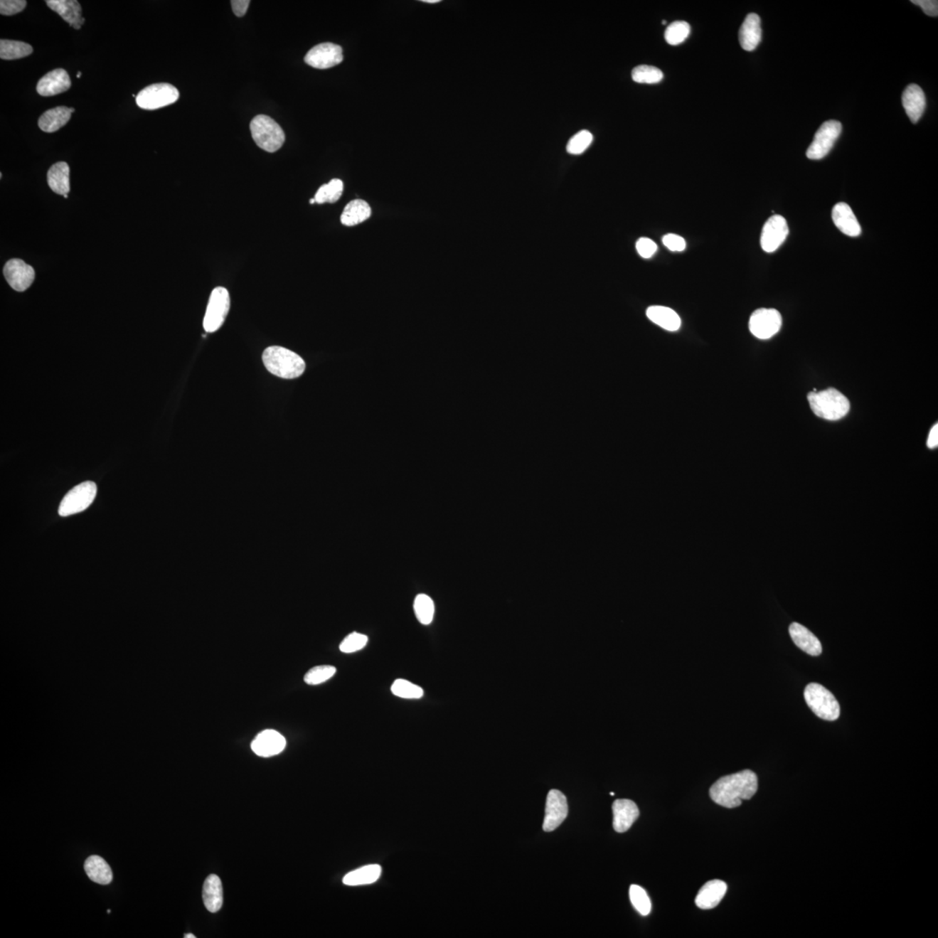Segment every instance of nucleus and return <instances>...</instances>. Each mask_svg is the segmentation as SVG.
<instances>
[{
    "label": "nucleus",
    "instance_id": "11",
    "mask_svg": "<svg viewBox=\"0 0 938 938\" xmlns=\"http://www.w3.org/2000/svg\"><path fill=\"white\" fill-rule=\"evenodd\" d=\"M789 227L786 218L780 215H772L765 222L761 233V248L765 252L772 253L786 241Z\"/></svg>",
    "mask_w": 938,
    "mask_h": 938
},
{
    "label": "nucleus",
    "instance_id": "17",
    "mask_svg": "<svg viewBox=\"0 0 938 938\" xmlns=\"http://www.w3.org/2000/svg\"><path fill=\"white\" fill-rule=\"evenodd\" d=\"M614 829L617 833H626L639 816V811L634 801L629 799H617L613 804Z\"/></svg>",
    "mask_w": 938,
    "mask_h": 938
},
{
    "label": "nucleus",
    "instance_id": "25",
    "mask_svg": "<svg viewBox=\"0 0 938 938\" xmlns=\"http://www.w3.org/2000/svg\"><path fill=\"white\" fill-rule=\"evenodd\" d=\"M649 319L667 331H677L681 326V319L673 309L664 306H651L646 311Z\"/></svg>",
    "mask_w": 938,
    "mask_h": 938
},
{
    "label": "nucleus",
    "instance_id": "44",
    "mask_svg": "<svg viewBox=\"0 0 938 938\" xmlns=\"http://www.w3.org/2000/svg\"><path fill=\"white\" fill-rule=\"evenodd\" d=\"M914 5L920 6L926 15L937 17L938 2L937 0H912Z\"/></svg>",
    "mask_w": 938,
    "mask_h": 938
},
{
    "label": "nucleus",
    "instance_id": "8",
    "mask_svg": "<svg viewBox=\"0 0 938 938\" xmlns=\"http://www.w3.org/2000/svg\"><path fill=\"white\" fill-rule=\"evenodd\" d=\"M230 308L229 292L225 288L217 287L212 290L208 303L203 329L207 333H213L222 327Z\"/></svg>",
    "mask_w": 938,
    "mask_h": 938
},
{
    "label": "nucleus",
    "instance_id": "31",
    "mask_svg": "<svg viewBox=\"0 0 938 938\" xmlns=\"http://www.w3.org/2000/svg\"><path fill=\"white\" fill-rule=\"evenodd\" d=\"M33 48L27 43L16 41H0V58L5 60H19L30 56Z\"/></svg>",
    "mask_w": 938,
    "mask_h": 938
},
{
    "label": "nucleus",
    "instance_id": "43",
    "mask_svg": "<svg viewBox=\"0 0 938 938\" xmlns=\"http://www.w3.org/2000/svg\"><path fill=\"white\" fill-rule=\"evenodd\" d=\"M662 242L667 249L671 251H676V252H681V251L685 250L686 247L685 239L676 234L665 235L662 238Z\"/></svg>",
    "mask_w": 938,
    "mask_h": 938
},
{
    "label": "nucleus",
    "instance_id": "23",
    "mask_svg": "<svg viewBox=\"0 0 938 938\" xmlns=\"http://www.w3.org/2000/svg\"><path fill=\"white\" fill-rule=\"evenodd\" d=\"M762 38L760 16L750 14L745 18L740 29L739 38L742 48L752 52L760 45Z\"/></svg>",
    "mask_w": 938,
    "mask_h": 938
},
{
    "label": "nucleus",
    "instance_id": "26",
    "mask_svg": "<svg viewBox=\"0 0 938 938\" xmlns=\"http://www.w3.org/2000/svg\"><path fill=\"white\" fill-rule=\"evenodd\" d=\"M203 904L210 912H218L223 905V886L221 879L211 874L206 879L203 888Z\"/></svg>",
    "mask_w": 938,
    "mask_h": 938
},
{
    "label": "nucleus",
    "instance_id": "50",
    "mask_svg": "<svg viewBox=\"0 0 938 938\" xmlns=\"http://www.w3.org/2000/svg\"><path fill=\"white\" fill-rule=\"evenodd\" d=\"M81 75H82V74H81V73H78V76H77V77H78V78H80V77H81Z\"/></svg>",
    "mask_w": 938,
    "mask_h": 938
},
{
    "label": "nucleus",
    "instance_id": "41",
    "mask_svg": "<svg viewBox=\"0 0 938 938\" xmlns=\"http://www.w3.org/2000/svg\"><path fill=\"white\" fill-rule=\"evenodd\" d=\"M26 4V0H1L0 1V14L11 16L21 13L25 9Z\"/></svg>",
    "mask_w": 938,
    "mask_h": 938
},
{
    "label": "nucleus",
    "instance_id": "48",
    "mask_svg": "<svg viewBox=\"0 0 938 938\" xmlns=\"http://www.w3.org/2000/svg\"><path fill=\"white\" fill-rule=\"evenodd\" d=\"M184 937H186V938H195L196 937L193 935V934H186V935H184Z\"/></svg>",
    "mask_w": 938,
    "mask_h": 938
},
{
    "label": "nucleus",
    "instance_id": "9",
    "mask_svg": "<svg viewBox=\"0 0 938 938\" xmlns=\"http://www.w3.org/2000/svg\"><path fill=\"white\" fill-rule=\"evenodd\" d=\"M842 124L838 121L825 122L816 132L814 142L806 151L807 158L811 160H820L829 153L841 134Z\"/></svg>",
    "mask_w": 938,
    "mask_h": 938
},
{
    "label": "nucleus",
    "instance_id": "37",
    "mask_svg": "<svg viewBox=\"0 0 938 938\" xmlns=\"http://www.w3.org/2000/svg\"><path fill=\"white\" fill-rule=\"evenodd\" d=\"M629 895L631 905L642 916L649 915L651 905L646 890L641 886L633 885L630 887Z\"/></svg>",
    "mask_w": 938,
    "mask_h": 938
},
{
    "label": "nucleus",
    "instance_id": "7",
    "mask_svg": "<svg viewBox=\"0 0 938 938\" xmlns=\"http://www.w3.org/2000/svg\"><path fill=\"white\" fill-rule=\"evenodd\" d=\"M179 99L178 90L167 83L147 86L136 97V103L141 109L158 110L176 103Z\"/></svg>",
    "mask_w": 938,
    "mask_h": 938
},
{
    "label": "nucleus",
    "instance_id": "49",
    "mask_svg": "<svg viewBox=\"0 0 938 938\" xmlns=\"http://www.w3.org/2000/svg\"><path fill=\"white\" fill-rule=\"evenodd\" d=\"M309 203H312V205H313V203H316L315 199L311 198V201H309Z\"/></svg>",
    "mask_w": 938,
    "mask_h": 938
},
{
    "label": "nucleus",
    "instance_id": "47",
    "mask_svg": "<svg viewBox=\"0 0 938 938\" xmlns=\"http://www.w3.org/2000/svg\"><path fill=\"white\" fill-rule=\"evenodd\" d=\"M422 2H424V3H430V4H433V3L435 4V3H439V0H422Z\"/></svg>",
    "mask_w": 938,
    "mask_h": 938
},
{
    "label": "nucleus",
    "instance_id": "3",
    "mask_svg": "<svg viewBox=\"0 0 938 938\" xmlns=\"http://www.w3.org/2000/svg\"><path fill=\"white\" fill-rule=\"evenodd\" d=\"M808 401L814 413L828 421H838L850 411V402L846 395L833 388L820 392H811Z\"/></svg>",
    "mask_w": 938,
    "mask_h": 938
},
{
    "label": "nucleus",
    "instance_id": "27",
    "mask_svg": "<svg viewBox=\"0 0 938 938\" xmlns=\"http://www.w3.org/2000/svg\"><path fill=\"white\" fill-rule=\"evenodd\" d=\"M72 114L70 108L65 107V106H58V107L50 109L39 117L38 127L45 132H57L68 123Z\"/></svg>",
    "mask_w": 938,
    "mask_h": 938
},
{
    "label": "nucleus",
    "instance_id": "42",
    "mask_svg": "<svg viewBox=\"0 0 938 938\" xmlns=\"http://www.w3.org/2000/svg\"><path fill=\"white\" fill-rule=\"evenodd\" d=\"M636 249H637L639 256L649 259L656 253L658 246L651 239L641 238L636 243Z\"/></svg>",
    "mask_w": 938,
    "mask_h": 938
},
{
    "label": "nucleus",
    "instance_id": "21",
    "mask_svg": "<svg viewBox=\"0 0 938 938\" xmlns=\"http://www.w3.org/2000/svg\"><path fill=\"white\" fill-rule=\"evenodd\" d=\"M834 225L842 233L851 238L861 234V226L851 208L846 203H838L833 209Z\"/></svg>",
    "mask_w": 938,
    "mask_h": 938
},
{
    "label": "nucleus",
    "instance_id": "24",
    "mask_svg": "<svg viewBox=\"0 0 938 938\" xmlns=\"http://www.w3.org/2000/svg\"><path fill=\"white\" fill-rule=\"evenodd\" d=\"M370 205L363 199H355L345 206L341 215V225L353 227L360 225L371 217Z\"/></svg>",
    "mask_w": 938,
    "mask_h": 938
},
{
    "label": "nucleus",
    "instance_id": "5",
    "mask_svg": "<svg viewBox=\"0 0 938 938\" xmlns=\"http://www.w3.org/2000/svg\"><path fill=\"white\" fill-rule=\"evenodd\" d=\"M804 700L815 715L827 721L837 720L840 705L833 693L818 683H811L804 690Z\"/></svg>",
    "mask_w": 938,
    "mask_h": 938
},
{
    "label": "nucleus",
    "instance_id": "29",
    "mask_svg": "<svg viewBox=\"0 0 938 938\" xmlns=\"http://www.w3.org/2000/svg\"><path fill=\"white\" fill-rule=\"evenodd\" d=\"M47 183L55 193L68 195L70 191V167L65 162L54 164L47 174Z\"/></svg>",
    "mask_w": 938,
    "mask_h": 938
},
{
    "label": "nucleus",
    "instance_id": "30",
    "mask_svg": "<svg viewBox=\"0 0 938 938\" xmlns=\"http://www.w3.org/2000/svg\"><path fill=\"white\" fill-rule=\"evenodd\" d=\"M382 868L379 865H370L362 867L348 873L343 878V884L348 886L371 885L378 880Z\"/></svg>",
    "mask_w": 938,
    "mask_h": 938
},
{
    "label": "nucleus",
    "instance_id": "2",
    "mask_svg": "<svg viewBox=\"0 0 938 938\" xmlns=\"http://www.w3.org/2000/svg\"><path fill=\"white\" fill-rule=\"evenodd\" d=\"M267 371L284 379H296L304 374L306 364L297 353L280 346L267 348L262 354Z\"/></svg>",
    "mask_w": 938,
    "mask_h": 938
},
{
    "label": "nucleus",
    "instance_id": "34",
    "mask_svg": "<svg viewBox=\"0 0 938 938\" xmlns=\"http://www.w3.org/2000/svg\"><path fill=\"white\" fill-rule=\"evenodd\" d=\"M663 78L662 70L651 65H639L631 72V78L639 84H657Z\"/></svg>",
    "mask_w": 938,
    "mask_h": 938
},
{
    "label": "nucleus",
    "instance_id": "38",
    "mask_svg": "<svg viewBox=\"0 0 938 938\" xmlns=\"http://www.w3.org/2000/svg\"><path fill=\"white\" fill-rule=\"evenodd\" d=\"M336 673V668L332 666H318L313 667L305 674L304 681L309 686L320 685L331 678Z\"/></svg>",
    "mask_w": 938,
    "mask_h": 938
},
{
    "label": "nucleus",
    "instance_id": "35",
    "mask_svg": "<svg viewBox=\"0 0 938 938\" xmlns=\"http://www.w3.org/2000/svg\"><path fill=\"white\" fill-rule=\"evenodd\" d=\"M391 692L395 696L406 698V700H419L424 695V691L421 686L403 680V678H399L393 683L391 686Z\"/></svg>",
    "mask_w": 938,
    "mask_h": 938
},
{
    "label": "nucleus",
    "instance_id": "6",
    "mask_svg": "<svg viewBox=\"0 0 938 938\" xmlns=\"http://www.w3.org/2000/svg\"><path fill=\"white\" fill-rule=\"evenodd\" d=\"M97 491V485L93 481H85L76 486L63 498L58 513L66 517L85 511L95 500Z\"/></svg>",
    "mask_w": 938,
    "mask_h": 938
},
{
    "label": "nucleus",
    "instance_id": "12",
    "mask_svg": "<svg viewBox=\"0 0 938 938\" xmlns=\"http://www.w3.org/2000/svg\"><path fill=\"white\" fill-rule=\"evenodd\" d=\"M343 60V49L340 46L332 43H324L314 46L304 58L306 64L313 68L321 70L334 68L341 64Z\"/></svg>",
    "mask_w": 938,
    "mask_h": 938
},
{
    "label": "nucleus",
    "instance_id": "28",
    "mask_svg": "<svg viewBox=\"0 0 938 938\" xmlns=\"http://www.w3.org/2000/svg\"><path fill=\"white\" fill-rule=\"evenodd\" d=\"M85 870L89 878L97 884L107 885L112 881L113 874L111 867L100 856H91L86 859Z\"/></svg>",
    "mask_w": 938,
    "mask_h": 938
},
{
    "label": "nucleus",
    "instance_id": "36",
    "mask_svg": "<svg viewBox=\"0 0 938 938\" xmlns=\"http://www.w3.org/2000/svg\"><path fill=\"white\" fill-rule=\"evenodd\" d=\"M691 27L685 21H675L670 23L665 31V39L671 46H678L688 38Z\"/></svg>",
    "mask_w": 938,
    "mask_h": 938
},
{
    "label": "nucleus",
    "instance_id": "22",
    "mask_svg": "<svg viewBox=\"0 0 938 938\" xmlns=\"http://www.w3.org/2000/svg\"><path fill=\"white\" fill-rule=\"evenodd\" d=\"M728 885L724 881L715 879L702 886L695 898V904L702 910L715 908L727 893Z\"/></svg>",
    "mask_w": 938,
    "mask_h": 938
},
{
    "label": "nucleus",
    "instance_id": "18",
    "mask_svg": "<svg viewBox=\"0 0 938 938\" xmlns=\"http://www.w3.org/2000/svg\"><path fill=\"white\" fill-rule=\"evenodd\" d=\"M902 103L910 121L913 124L917 123L926 107L924 92L920 86L915 84L908 85L902 92Z\"/></svg>",
    "mask_w": 938,
    "mask_h": 938
},
{
    "label": "nucleus",
    "instance_id": "46",
    "mask_svg": "<svg viewBox=\"0 0 938 938\" xmlns=\"http://www.w3.org/2000/svg\"><path fill=\"white\" fill-rule=\"evenodd\" d=\"M927 446L929 449H937L938 446V425L936 424L929 432Z\"/></svg>",
    "mask_w": 938,
    "mask_h": 938
},
{
    "label": "nucleus",
    "instance_id": "14",
    "mask_svg": "<svg viewBox=\"0 0 938 938\" xmlns=\"http://www.w3.org/2000/svg\"><path fill=\"white\" fill-rule=\"evenodd\" d=\"M568 814V806L566 796L558 790L548 792L545 802L543 830L549 833L558 828Z\"/></svg>",
    "mask_w": 938,
    "mask_h": 938
},
{
    "label": "nucleus",
    "instance_id": "52",
    "mask_svg": "<svg viewBox=\"0 0 938 938\" xmlns=\"http://www.w3.org/2000/svg\"><path fill=\"white\" fill-rule=\"evenodd\" d=\"M64 197H65V198H68V195H65Z\"/></svg>",
    "mask_w": 938,
    "mask_h": 938
},
{
    "label": "nucleus",
    "instance_id": "1",
    "mask_svg": "<svg viewBox=\"0 0 938 938\" xmlns=\"http://www.w3.org/2000/svg\"><path fill=\"white\" fill-rule=\"evenodd\" d=\"M757 787L756 773L744 770L718 779L710 788V796L720 806L732 809L740 806L742 800L751 799Z\"/></svg>",
    "mask_w": 938,
    "mask_h": 938
},
{
    "label": "nucleus",
    "instance_id": "51",
    "mask_svg": "<svg viewBox=\"0 0 938 938\" xmlns=\"http://www.w3.org/2000/svg\"><path fill=\"white\" fill-rule=\"evenodd\" d=\"M610 795H611V796H614V792H611Z\"/></svg>",
    "mask_w": 938,
    "mask_h": 938
},
{
    "label": "nucleus",
    "instance_id": "32",
    "mask_svg": "<svg viewBox=\"0 0 938 938\" xmlns=\"http://www.w3.org/2000/svg\"><path fill=\"white\" fill-rule=\"evenodd\" d=\"M343 183L341 180L332 179L331 182L324 184L318 189L314 199L318 205L326 203H334L339 201L343 195Z\"/></svg>",
    "mask_w": 938,
    "mask_h": 938
},
{
    "label": "nucleus",
    "instance_id": "4",
    "mask_svg": "<svg viewBox=\"0 0 938 938\" xmlns=\"http://www.w3.org/2000/svg\"><path fill=\"white\" fill-rule=\"evenodd\" d=\"M250 132L255 143L262 150L276 152L284 145L285 134L276 121L266 115L255 117L250 123Z\"/></svg>",
    "mask_w": 938,
    "mask_h": 938
},
{
    "label": "nucleus",
    "instance_id": "16",
    "mask_svg": "<svg viewBox=\"0 0 938 938\" xmlns=\"http://www.w3.org/2000/svg\"><path fill=\"white\" fill-rule=\"evenodd\" d=\"M72 86V81L68 72L64 69H55L41 80L37 85V92L43 97H52L68 91Z\"/></svg>",
    "mask_w": 938,
    "mask_h": 938
},
{
    "label": "nucleus",
    "instance_id": "10",
    "mask_svg": "<svg viewBox=\"0 0 938 938\" xmlns=\"http://www.w3.org/2000/svg\"><path fill=\"white\" fill-rule=\"evenodd\" d=\"M782 326V316L774 309H759L752 314L749 329L753 336L761 340L774 336Z\"/></svg>",
    "mask_w": 938,
    "mask_h": 938
},
{
    "label": "nucleus",
    "instance_id": "40",
    "mask_svg": "<svg viewBox=\"0 0 938 938\" xmlns=\"http://www.w3.org/2000/svg\"><path fill=\"white\" fill-rule=\"evenodd\" d=\"M368 638L366 635L352 633L348 634L346 638L341 641L340 651L344 654H353L364 649L368 644Z\"/></svg>",
    "mask_w": 938,
    "mask_h": 938
},
{
    "label": "nucleus",
    "instance_id": "33",
    "mask_svg": "<svg viewBox=\"0 0 938 938\" xmlns=\"http://www.w3.org/2000/svg\"><path fill=\"white\" fill-rule=\"evenodd\" d=\"M415 616L422 625H430L433 622L435 604L433 599L426 595H419L414 602Z\"/></svg>",
    "mask_w": 938,
    "mask_h": 938
},
{
    "label": "nucleus",
    "instance_id": "19",
    "mask_svg": "<svg viewBox=\"0 0 938 938\" xmlns=\"http://www.w3.org/2000/svg\"><path fill=\"white\" fill-rule=\"evenodd\" d=\"M46 3L74 29L80 30L84 25L82 7L76 0H46Z\"/></svg>",
    "mask_w": 938,
    "mask_h": 938
},
{
    "label": "nucleus",
    "instance_id": "15",
    "mask_svg": "<svg viewBox=\"0 0 938 938\" xmlns=\"http://www.w3.org/2000/svg\"><path fill=\"white\" fill-rule=\"evenodd\" d=\"M285 747L284 737L275 730L262 731L251 743V749L255 755L264 757L279 755Z\"/></svg>",
    "mask_w": 938,
    "mask_h": 938
},
{
    "label": "nucleus",
    "instance_id": "13",
    "mask_svg": "<svg viewBox=\"0 0 938 938\" xmlns=\"http://www.w3.org/2000/svg\"><path fill=\"white\" fill-rule=\"evenodd\" d=\"M3 273L11 287L18 292H26L35 279L34 269L21 259L8 261L4 266Z\"/></svg>",
    "mask_w": 938,
    "mask_h": 938
},
{
    "label": "nucleus",
    "instance_id": "20",
    "mask_svg": "<svg viewBox=\"0 0 938 938\" xmlns=\"http://www.w3.org/2000/svg\"><path fill=\"white\" fill-rule=\"evenodd\" d=\"M792 641L795 645L811 656H819L822 654V645L819 639L809 629L799 623H792L789 627Z\"/></svg>",
    "mask_w": 938,
    "mask_h": 938
},
{
    "label": "nucleus",
    "instance_id": "45",
    "mask_svg": "<svg viewBox=\"0 0 938 938\" xmlns=\"http://www.w3.org/2000/svg\"><path fill=\"white\" fill-rule=\"evenodd\" d=\"M250 0H233L231 6H233V13L238 17H243L247 13L250 6Z\"/></svg>",
    "mask_w": 938,
    "mask_h": 938
},
{
    "label": "nucleus",
    "instance_id": "39",
    "mask_svg": "<svg viewBox=\"0 0 938 938\" xmlns=\"http://www.w3.org/2000/svg\"><path fill=\"white\" fill-rule=\"evenodd\" d=\"M594 137L588 131H582L572 137L567 145L569 154L580 155L590 146Z\"/></svg>",
    "mask_w": 938,
    "mask_h": 938
}]
</instances>
